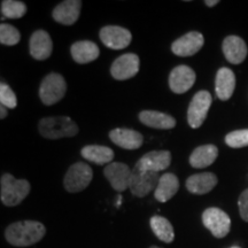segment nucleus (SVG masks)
Listing matches in <instances>:
<instances>
[{
	"label": "nucleus",
	"instance_id": "nucleus-24",
	"mask_svg": "<svg viewBox=\"0 0 248 248\" xmlns=\"http://www.w3.org/2000/svg\"><path fill=\"white\" fill-rule=\"evenodd\" d=\"M218 156V150L215 145L208 144L197 147L190 156V164L193 168L202 169L209 167Z\"/></svg>",
	"mask_w": 248,
	"mask_h": 248
},
{
	"label": "nucleus",
	"instance_id": "nucleus-10",
	"mask_svg": "<svg viewBox=\"0 0 248 248\" xmlns=\"http://www.w3.org/2000/svg\"><path fill=\"white\" fill-rule=\"evenodd\" d=\"M139 64H140V61L137 54H123L113 62L110 67V74L117 80L132 78L138 74Z\"/></svg>",
	"mask_w": 248,
	"mask_h": 248
},
{
	"label": "nucleus",
	"instance_id": "nucleus-3",
	"mask_svg": "<svg viewBox=\"0 0 248 248\" xmlns=\"http://www.w3.org/2000/svg\"><path fill=\"white\" fill-rule=\"evenodd\" d=\"M0 199L6 207H15L20 204L30 193V183L26 179H15L9 173L1 176L0 181Z\"/></svg>",
	"mask_w": 248,
	"mask_h": 248
},
{
	"label": "nucleus",
	"instance_id": "nucleus-5",
	"mask_svg": "<svg viewBox=\"0 0 248 248\" xmlns=\"http://www.w3.org/2000/svg\"><path fill=\"white\" fill-rule=\"evenodd\" d=\"M159 172L141 169L140 167L136 164L132 170L129 190L135 197L144 198L153 190L155 191L157 184H159Z\"/></svg>",
	"mask_w": 248,
	"mask_h": 248
},
{
	"label": "nucleus",
	"instance_id": "nucleus-19",
	"mask_svg": "<svg viewBox=\"0 0 248 248\" xmlns=\"http://www.w3.org/2000/svg\"><path fill=\"white\" fill-rule=\"evenodd\" d=\"M218 179L213 172H201L195 173L187 178L186 181V188L193 194L202 195L209 193L217 185Z\"/></svg>",
	"mask_w": 248,
	"mask_h": 248
},
{
	"label": "nucleus",
	"instance_id": "nucleus-14",
	"mask_svg": "<svg viewBox=\"0 0 248 248\" xmlns=\"http://www.w3.org/2000/svg\"><path fill=\"white\" fill-rule=\"evenodd\" d=\"M29 48L31 57L36 60L43 61L51 57L53 43L45 30H37L31 36Z\"/></svg>",
	"mask_w": 248,
	"mask_h": 248
},
{
	"label": "nucleus",
	"instance_id": "nucleus-30",
	"mask_svg": "<svg viewBox=\"0 0 248 248\" xmlns=\"http://www.w3.org/2000/svg\"><path fill=\"white\" fill-rule=\"evenodd\" d=\"M0 102H1L2 106H5L6 108H12V109H14L17 106L16 95H15L13 90L5 83L0 84Z\"/></svg>",
	"mask_w": 248,
	"mask_h": 248
},
{
	"label": "nucleus",
	"instance_id": "nucleus-27",
	"mask_svg": "<svg viewBox=\"0 0 248 248\" xmlns=\"http://www.w3.org/2000/svg\"><path fill=\"white\" fill-rule=\"evenodd\" d=\"M27 13V6L22 1L4 0L1 2V14L5 18H21Z\"/></svg>",
	"mask_w": 248,
	"mask_h": 248
},
{
	"label": "nucleus",
	"instance_id": "nucleus-7",
	"mask_svg": "<svg viewBox=\"0 0 248 248\" xmlns=\"http://www.w3.org/2000/svg\"><path fill=\"white\" fill-rule=\"evenodd\" d=\"M212 94L208 91L202 90L195 93L187 109V122L191 128L198 129L202 125L209 108L212 106Z\"/></svg>",
	"mask_w": 248,
	"mask_h": 248
},
{
	"label": "nucleus",
	"instance_id": "nucleus-15",
	"mask_svg": "<svg viewBox=\"0 0 248 248\" xmlns=\"http://www.w3.org/2000/svg\"><path fill=\"white\" fill-rule=\"evenodd\" d=\"M82 1L79 0H66L59 4L52 12L54 21L63 26H73L78 20Z\"/></svg>",
	"mask_w": 248,
	"mask_h": 248
},
{
	"label": "nucleus",
	"instance_id": "nucleus-23",
	"mask_svg": "<svg viewBox=\"0 0 248 248\" xmlns=\"http://www.w3.org/2000/svg\"><path fill=\"white\" fill-rule=\"evenodd\" d=\"M179 188V181L173 173H164L160 177L159 184L154 191V197L159 202H167L177 193Z\"/></svg>",
	"mask_w": 248,
	"mask_h": 248
},
{
	"label": "nucleus",
	"instance_id": "nucleus-6",
	"mask_svg": "<svg viewBox=\"0 0 248 248\" xmlns=\"http://www.w3.org/2000/svg\"><path fill=\"white\" fill-rule=\"evenodd\" d=\"M93 171L88 163L77 162L68 169L64 176L63 185L64 188L70 193L82 192L88 187L92 181Z\"/></svg>",
	"mask_w": 248,
	"mask_h": 248
},
{
	"label": "nucleus",
	"instance_id": "nucleus-4",
	"mask_svg": "<svg viewBox=\"0 0 248 248\" xmlns=\"http://www.w3.org/2000/svg\"><path fill=\"white\" fill-rule=\"evenodd\" d=\"M67 83L60 74L51 73L43 79L39 88V98L45 106H52L64 97Z\"/></svg>",
	"mask_w": 248,
	"mask_h": 248
},
{
	"label": "nucleus",
	"instance_id": "nucleus-35",
	"mask_svg": "<svg viewBox=\"0 0 248 248\" xmlns=\"http://www.w3.org/2000/svg\"><path fill=\"white\" fill-rule=\"evenodd\" d=\"M150 248H160V247H157V246H152V247H150Z\"/></svg>",
	"mask_w": 248,
	"mask_h": 248
},
{
	"label": "nucleus",
	"instance_id": "nucleus-22",
	"mask_svg": "<svg viewBox=\"0 0 248 248\" xmlns=\"http://www.w3.org/2000/svg\"><path fill=\"white\" fill-rule=\"evenodd\" d=\"M139 120L142 124L153 129L170 130L176 126V120L171 115L156 110H142L139 114Z\"/></svg>",
	"mask_w": 248,
	"mask_h": 248
},
{
	"label": "nucleus",
	"instance_id": "nucleus-2",
	"mask_svg": "<svg viewBox=\"0 0 248 248\" xmlns=\"http://www.w3.org/2000/svg\"><path fill=\"white\" fill-rule=\"evenodd\" d=\"M38 131L47 139L68 138L78 133V125L68 116L44 117L39 121Z\"/></svg>",
	"mask_w": 248,
	"mask_h": 248
},
{
	"label": "nucleus",
	"instance_id": "nucleus-9",
	"mask_svg": "<svg viewBox=\"0 0 248 248\" xmlns=\"http://www.w3.org/2000/svg\"><path fill=\"white\" fill-rule=\"evenodd\" d=\"M101 42L111 49H123L128 47L132 40L131 32L119 26L104 27L99 32Z\"/></svg>",
	"mask_w": 248,
	"mask_h": 248
},
{
	"label": "nucleus",
	"instance_id": "nucleus-29",
	"mask_svg": "<svg viewBox=\"0 0 248 248\" xmlns=\"http://www.w3.org/2000/svg\"><path fill=\"white\" fill-rule=\"evenodd\" d=\"M225 142L232 148H241L248 146V129L235 130L228 133L225 137Z\"/></svg>",
	"mask_w": 248,
	"mask_h": 248
},
{
	"label": "nucleus",
	"instance_id": "nucleus-16",
	"mask_svg": "<svg viewBox=\"0 0 248 248\" xmlns=\"http://www.w3.org/2000/svg\"><path fill=\"white\" fill-rule=\"evenodd\" d=\"M223 53L226 60L232 64H239L247 57L248 49L246 43L238 36H228L223 40Z\"/></svg>",
	"mask_w": 248,
	"mask_h": 248
},
{
	"label": "nucleus",
	"instance_id": "nucleus-18",
	"mask_svg": "<svg viewBox=\"0 0 248 248\" xmlns=\"http://www.w3.org/2000/svg\"><path fill=\"white\" fill-rule=\"evenodd\" d=\"M170 163L171 154L169 151H152L145 154L136 164L141 169L159 172L168 168Z\"/></svg>",
	"mask_w": 248,
	"mask_h": 248
},
{
	"label": "nucleus",
	"instance_id": "nucleus-33",
	"mask_svg": "<svg viewBox=\"0 0 248 248\" xmlns=\"http://www.w3.org/2000/svg\"><path fill=\"white\" fill-rule=\"evenodd\" d=\"M204 4L208 6V7H214V6L218 4V0H206Z\"/></svg>",
	"mask_w": 248,
	"mask_h": 248
},
{
	"label": "nucleus",
	"instance_id": "nucleus-34",
	"mask_svg": "<svg viewBox=\"0 0 248 248\" xmlns=\"http://www.w3.org/2000/svg\"><path fill=\"white\" fill-rule=\"evenodd\" d=\"M230 248H241V247H239V246H232V247H230Z\"/></svg>",
	"mask_w": 248,
	"mask_h": 248
},
{
	"label": "nucleus",
	"instance_id": "nucleus-1",
	"mask_svg": "<svg viewBox=\"0 0 248 248\" xmlns=\"http://www.w3.org/2000/svg\"><path fill=\"white\" fill-rule=\"evenodd\" d=\"M46 229L37 221H20L12 223L5 231V238L15 247H29L44 238Z\"/></svg>",
	"mask_w": 248,
	"mask_h": 248
},
{
	"label": "nucleus",
	"instance_id": "nucleus-12",
	"mask_svg": "<svg viewBox=\"0 0 248 248\" xmlns=\"http://www.w3.org/2000/svg\"><path fill=\"white\" fill-rule=\"evenodd\" d=\"M203 36L198 31H191L172 43L171 51L178 57H192L202 48Z\"/></svg>",
	"mask_w": 248,
	"mask_h": 248
},
{
	"label": "nucleus",
	"instance_id": "nucleus-21",
	"mask_svg": "<svg viewBox=\"0 0 248 248\" xmlns=\"http://www.w3.org/2000/svg\"><path fill=\"white\" fill-rule=\"evenodd\" d=\"M70 53L74 61L77 62V63L84 64L97 60L100 51H99L98 45L94 44L93 42L80 40V42H76L71 45Z\"/></svg>",
	"mask_w": 248,
	"mask_h": 248
},
{
	"label": "nucleus",
	"instance_id": "nucleus-31",
	"mask_svg": "<svg viewBox=\"0 0 248 248\" xmlns=\"http://www.w3.org/2000/svg\"><path fill=\"white\" fill-rule=\"evenodd\" d=\"M238 207H239L241 218L245 222H248V188L240 194L239 199H238Z\"/></svg>",
	"mask_w": 248,
	"mask_h": 248
},
{
	"label": "nucleus",
	"instance_id": "nucleus-11",
	"mask_svg": "<svg viewBox=\"0 0 248 248\" xmlns=\"http://www.w3.org/2000/svg\"><path fill=\"white\" fill-rule=\"evenodd\" d=\"M104 175L114 190L123 192L129 188L132 170L124 163L111 162L104 169Z\"/></svg>",
	"mask_w": 248,
	"mask_h": 248
},
{
	"label": "nucleus",
	"instance_id": "nucleus-8",
	"mask_svg": "<svg viewBox=\"0 0 248 248\" xmlns=\"http://www.w3.org/2000/svg\"><path fill=\"white\" fill-rule=\"evenodd\" d=\"M202 223L215 238H224L231 229V219L224 210L210 207L202 214Z\"/></svg>",
	"mask_w": 248,
	"mask_h": 248
},
{
	"label": "nucleus",
	"instance_id": "nucleus-17",
	"mask_svg": "<svg viewBox=\"0 0 248 248\" xmlns=\"http://www.w3.org/2000/svg\"><path fill=\"white\" fill-rule=\"evenodd\" d=\"M109 138L114 144L124 150H138L144 142L140 132L132 129H114L109 132Z\"/></svg>",
	"mask_w": 248,
	"mask_h": 248
},
{
	"label": "nucleus",
	"instance_id": "nucleus-13",
	"mask_svg": "<svg viewBox=\"0 0 248 248\" xmlns=\"http://www.w3.org/2000/svg\"><path fill=\"white\" fill-rule=\"evenodd\" d=\"M194 70L187 66H178L173 68L169 75V86L173 93L183 94L187 92L195 83Z\"/></svg>",
	"mask_w": 248,
	"mask_h": 248
},
{
	"label": "nucleus",
	"instance_id": "nucleus-25",
	"mask_svg": "<svg viewBox=\"0 0 248 248\" xmlns=\"http://www.w3.org/2000/svg\"><path fill=\"white\" fill-rule=\"evenodd\" d=\"M80 154L85 160L97 164H109L114 159V152L111 148L101 145H88L83 147Z\"/></svg>",
	"mask_w": 248,
	"mask_h": 248
},
{
	"label": "nucleus",
	"instance_id": "nucleus-32",
	"mask_svg": "<svg viewBox=\"0 0 248 248\" xmlns=\"http://www.w3.org/2000/svg\"><path fill=\"white\" fill-rule=\"evenodd\" d=\"M6 116H7V109H6L5 106L1 105V106H0V119L4 120Z\"/></svg>",
	"mask_w": 248,
	"mask_h": 248
},
{
	"label": "nucleus",
	"instance_id": "nucleus-28",
	"mask_svg": "<svg viewBox=\"0 0 248 248\" xmlns=\"http://www.w3.org/2000/svg\"><path fill=\"white\" fill-rule=\"evenodd\" d=\"M21 35L16 28L7 23L0 24V43L2 45L14 46L20 42Z\"/></svg>",
	"mask_w": 248,
	"mask_h": 248
},
{
	"label": "nucleus",
	"instance_id": "nucleus-26",
	"mask_svg": "<svg viewBox=\"0 0 248 248\" xmlns=\"http://www.w3.org/2000/svg\"><path fill=\"white\" fill-rule=\"evenodd\" d=\"M152 231L156 235L157 239L166 244L172 243L175 239V232L173 228L168 219L162 216H153L150 221Z\"/></svg>",
	"mask_w": 248,
	"mask_h": 248
},
{
	"label": "nucleus",
	"instance_id": "nucleus-20",
	"mask_svg": "<svg viewBox=\"0 0 248 248\" xmlns=\"http://www.w3.org/2000/svg\"><path fill=\"white\" fill-rule=\"evenodd\" d=\"M235 88L234 73L229 68L223 67L217 71L215 79V91L218 99L223 101L229 100L232 97Z\"/></svg>",
	"mask_w": 248,
	"mask_h": 248
}]
</instances>
